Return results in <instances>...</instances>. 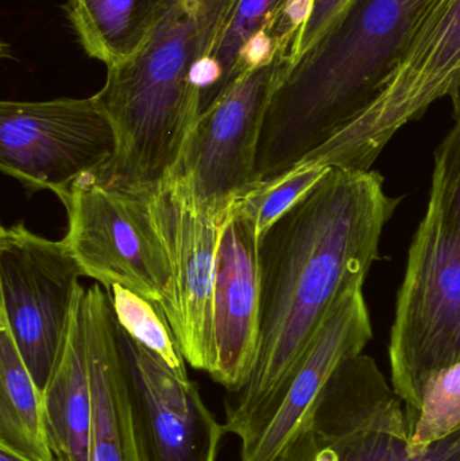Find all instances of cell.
I'll list each match as a JSON object with an SVG mask.
<instances>
[{
    "instance_id": "1",
    "label": "cell",
    "mask_w": 460,
    "mask_h": 461,
    "mask_svg": "<svg viewBox=\"0 0 460 461\" xmlns=\"http://www.w3.org/2000/svg\"><path fill=\"white\" fill-rule=\"evenodd\" d=\"M400 200L374 170L332 167L259 241L261 333L256 366L226 408L224 429L248 446L348 285L365 281Z\"/></svg>"
},
{
    "instance_id": "2",
    "label": "cell",
    "mask_w": 460,
    "mask_h": 461,
    "mask_svg": "<svg viewBox=\"0 0 460 461\" xmlns=\"http://www.w3.org/2000/svg\"><path fill=\"white\" fill-rule=\"evenodd\" d=\"M429 0H356L342 21L289 65L267 105L259 181L304 161L380 94Z\"/></svg>"
},
{
    "instance_id": "3",
    "label": "cell",
    "mask_w": 460,
    "mask_h": 461,
    "mask_svg": "<svg viewBox=\"0 0 460 461\" xmlns=\"http://www.w3.org/2000/svg\"><path fill=\"white\" fill-rule=\"evenodd\" d=\"M238 2L170 0L145 45L107 68L96 97L116 137L110 180L151 192L176 169L200 116L194 72Z\"/></svg>"
},
{
    "instance_id": "4",
    "label": "cell",
    "mask_w": 460,
    "mask_h": 461,
    "mask_svg": "<svg viewBox=\"0 0 460 461\" xmlns=\"http://www.w3.org/2000/svg\"><path fill=\"white\" fill-rule=\"evenodd\" d=\"M460 362V118L435 153L428 207L408 254L389 341L392 387L418 411L434 371Z\"/></svg>"
},
{
    "instance_id": "5",
    "label": "cell",
    "mask_w": 460,
    "mask_h": 461,
    "mask_svg": "<svg viewBox=\"0 0 460 461\" xmlns=\"http://www.w3.org/2000/svg\"><path fill=\"white\" fill-rule=\"evenodd\" d=\"M447 96L459 119L460 0H429L372 104L304 161L366 172L405 124Z\"/></svg>"
},
{
    "instance_id": "6",
    "label": "cell",
    "mask_w": 460,
    "mask_h": 461,
    "mask_svg": "<svg viewBox=\"0 0 460 461\" xmlns=\"http://www.w3.org/2000/svg\"><path fill=\"white\" fill-rule=\"evenodd\" d=\"M401 402L374 359L356 355L338 368L310 421L275 461H460V427L410 455Z\"/></svg>"
},
{
    "instance_id": "7",
    "label": "cell",
    "mask_w": 460,
    "mask_h": 461,
    "mask_svg": "<svg viewBox=\"0 0 460 461\" xmlns=\"http://www.w3.org/2000/svg\"><path fill=\"white\" fill-rule=\"evenodd\" d=\"M150 194L97 172L81 176L59 200L68 215L62 243L83 276L107 292L121 285L158 303L169 270L151 221Z\"/></svg>"
},
{
    "instance_id": "8",
    "label": "cell",
    "mask_w": 460,
    "mask_h": 461,
    "mask_svg": "<svg viewBox=\"0 0 460 461\" xmlns=\"http://www.w3.org/2000/svg\"><path fill=\"white\" fill-rule=\"evenodd\" d=\"M149 207L169 270L159 309L186 363L207 373L212 348L216 257L232 208L205 207L177 172L165 176L154 186Z\"/></svg>"
},
{
    "instance_id": "9",
    "label": "cell",
    "mask_w": 460,
    "mask_h": 461,
    "mask_svg": "<svg viewBox=\"0 0 460 461\" xmlns=\"http://www.w3.org/2000/svg\"><path fill=\"white\" fill-rule=\"evenodd\" d=\"M115 151V131L96 95L0 103V169L30 194L61 196L81 176L108 172Z\"/></svg>"
},
{
    "instance_id": "10",
    "label": "cell",
    "mask_w": 460,
    "mask_h": 461,
    "mask_svg": "<svg viewBox=\"0 0 460 461\" xmlns=\"http://www.w3.org/2000/svg\"><path fill=\"white\" fill-rule=\"evenodd\" d=\"M81 276L62 240L24 223L0 229V316L41 393L59 360Z\"/></svg>"
},
{
    "instance_id": "11",
    "label": "cell",
    "mask_w": 460,
    "mask_h": 461,
    "mask_svg": "<svg viewBox=\"0 0 460 461\" xmlns=\"http://www.w3.org/2000/svg\"><path fill=\"white\" fill-rule=\"evenodd\" d=\"M289 51L240 78L197 119L181 161L180 173L197 200L230 211L258 184L257 156L267 105L288 70Z\"/></svg>"
},
{
    "instance_id": "12",
    "label": "cell",
    "mask_w": 460,
    "mask_h": 461,
    "mask_svg": "<svg viewBox=\"0 0 460 461\" xmlns=\"http://www.w3.org/2000/svg\"><path fill=\"white\" fill-rule=\"evenodd\" d=\"M121 339L140 460L216 461L226 429L205 405L196 384L176 375L122 328Z\"/></svg>"
},
{
    "instance_id": "13",
    "label": "cell",
    "mask_w": 460,
    "mask_h": 461,
    "mask_svg": "<svg viewBox=\"0 0 460 461\" xmlns=\"http://www.w3.org/2000/svg\"><path fill=\"white\" fill-rule=\"evenodd\" d=\"M253 221L232 207L216 257L212 348L207 374L238 393L246 386L258 354L262 271Z\"/></svg>"
},
{
    "instance_id": "14",
    "label": "cell",
    "mask_w": 460,
    "mask_h": 461,
    "mask_svg": "<svg viewBox=\"0 0 460 461\" xmlns=\"http://www.w3.org/2000/svg\"><path fill=\"white\" fill-rule=\"evenodd\" d=\"M364 284L353 282L342 293L305 352L277 411L251 443L240 447V461H275L310 421L338 368L364 352L373 339Z\"/></svg>"
},
{
    "instance_id": "15",
    "label": "cell",
    "mask_w": 460,
    "mask_h": 461,
    "mask_svg": "<svg viewBox=\"0 0 460 461\" xmlns=\"http://www.w3.org/2000/svg\"><path fill=\"white\" fill-rule=\"evenodd\" d=\"M83 320L94 398L89 461H142L127 397L121 328L102 285L84 289Z\"/></svg>"
},
{
    "instance_id": "16",
    "label": "cell",
    "mask_w": 460,
    "mask_h": 461,
    "mask_svg": "<svg viewBox=\"0 0 460 461\" xmlns=\"http://www.w3.org/2000/svg\"><path fill=\"white\" fill-rule=\"evenodd\" d=\"M288 0H239L221 37L194 75L200 115L248 72L291 51L284 40L281 19Z\"/></svg>"
},
{
    "instance_id": "17",
    "label": "cell",
    "mask_w": 460,
    "mask_h": 461,
    "mask_svg": "<svg viewBox=\"0 0 460 461\" xmlns=\"http://www.w3.org/2000/svg\"><path fill=\"white\" fill-rule=\"evenodd\" d=\"M78 285L56 367L43 395L46 432L57 461H89L94 398L86 360L83 292Z\"/></svg>"
},
{
    "instance_id": "18",
    "label": "cell",
    "mask_w": 460,
    "mask_h": 461,
    "mask_svg": "<svg viewBox=\"0 0 460 461\" xmlns=\"http://www.w3.org/2000/svg\"><path fill=\"white\" fill-rule=\"evenodd\" d=\"M170 0H65V13L83 50L105 67L134 56Z\"/></svg>"
},
{
    "instance_id": "19",
    "label": "cell",
    "mask_w": 460,
    "mask_h": 461,
    "mask_svg": "<svg viewBox=\"0 0 460 461\" xmlns=\"http://www.w3.org/2000/svg\"><path fill=\"white\" fill-rule=\"evenodd\" d=\"M0 447L35 461H57L46 432L43 395L0 316Z\"/></svg>"
},
{
    "instance_id": "20",
    "label": "cell",
    "mask_w": 460,
    "mask_h": 461,
    "mask_svg": "<svg viewBox=\"0 0 460 461\" xmlns=\"http://www.w3.org/2000/svg\"><path fill=\"white\" fill-rule=\"evenodd\" d=\"M410 454H424L429 447L460 427V362L434 371L421 386L418 411L407 417Z\"/></svg>"
},
{
    "instance_id": "21",
    "label": "cell",
    "mask_w": 460,
    "mask_h": 461,
    "mask_svg": "<svg viewBox=\"0 0 460 461\" xmlns=\"http://www.w3.org/2000/svg\"><path fill=\"white\" fill-rule=\"evenodd\" d=\"M116 322L130 338L158 357L180 378H188L186 360L158 303L121 285L108 292Z\"/></svg>"
},
{
    "instance_id": "22",
    "label": "cell",
    "mask_w": 460,
    "mask_h": 461,
    "mask_svg": "<svg viewBox=\"0 0 460 461\" xmlns=\"http://www.w3.org/2000/svg\"><path fill=\"white\" fill-rule=\"evenodd\" d=\"M331 169V167L318 162H300L275 177L259 181L248 194L235 203V207L253 221L259 239H262Z\"/></svg>"
},
{
    "instance_id": "23",
    "label": "cell",
    "mask_w": 460,
    "mask_h": 461,
    "mask_svg": "<svg viewBox=\"0 0 460 461\" xmlns=\"http://www.w3.org/2000/svg\"><path fill=\"white\" fill-rule=\"evenodd\" d=\"M354 2L356 0H313L310 16L297 32L289 51L291 64L329 34L342 21Z\"/></svg>"
},
{
    "instance_id": "24",
    "label": "cell",
    "mask_w": 460,
    "mask_h": 461,
    "mask_svg": "<svg viewBox=\"0 0 460 461\" xmlns=\"http://www.w3.org/2000/svg\"><path fill=\"white\" fill-rule=\"evenodd\" d=\"M0 461H35L27 459V457L21 456V455L15 454L11 449L0 447Z\"/></svg>"
}]
</instances>
